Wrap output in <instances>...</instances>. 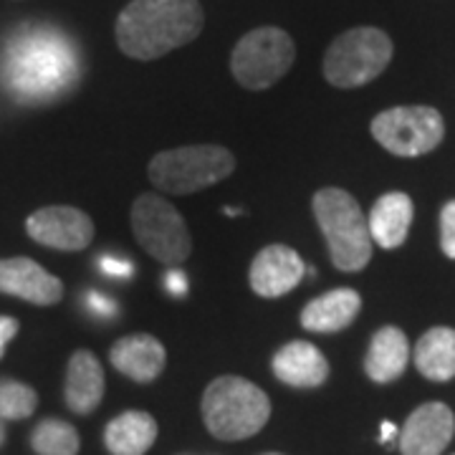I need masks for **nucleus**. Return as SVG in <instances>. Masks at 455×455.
Returning <instances> with one entry per match:
<instances>
[{"instance_id":"nucleus-16","label":"nucleus","mask_w":455,"mask_h":455,"mask_svg":"<svg viewBox=\"0 0 455 455\" xmlns=\"http://www.w3.org/2000/svg\"><path fill=\"white\" fill-rule=\"evenodd\" d=\"M64 397L66 405L76 415H89L99 407L104 397V370L92 352L79 349L71 355L66 370Z\"/></svg>"},{"instance_id":"nucleus-13","label":"nucleus","mask_w":455,"mask_h":455,"mask_svg":"<svg viewBox=\"0 0 455 455\" xmlns=\"http://www.w3.org/2000/svg\"><path fill=\"white\" fill-rule=\"evenodd\" d=\"M0 293L36 307H53L64 296V283L31 259H0Z\"/></svg>"},{"instance_id":"nucleus-11","label":"nucleus","mask_w":455,"mask_h":455,"mask_svg":"<svg viewBox=\"0 0 455 455\" xmlns=\"http://www.w3.org/2000/svg\"><path fill=\"white\" fill-rule=\"evenodd\" d=\"M455 435V415L445 403H425L403 425V455H440Z\"/></svg>"},{"instance_id":"nucleus-6","label":"nucleus","mask_w":455,"mask_h":455,"mask_svg":"<svg viewBox=\"0 0 455 455\" xmlns=\"http://www.w3.org/2000/svg\"><path fill=\"white\" fill-rule=\"evenodd\" d=\"M390 36L379 28H352L326 49L324 79L337 89H357L374 82L392 61Z\"/></svg>"},{"instance_id":"nucleus-27","label":"nucleus","mask_w":455,"mask_h":455,"mask_svg":"<svg viewBox=\"0 0 455 455\" xmlns=\"http://www.w3.org/2000/svg\"><path fill=\"white\" fill-rule=\"evenodd\" d=\"M18 334V322L13 316H0V357L8 347V341Z\"/></svg>"},{"instance_id":"nucleus-21","label":"nucleus","mask_w":455,"mask_h":455,"mask_svg":"<svg viewBox=\"0 0 455 455\" xmlns=\"http://www.w3.org/2000/svg\"><path fill=\"white\" fill-rule=\"evenodd\" d=\"M415 367L430 382H451L455 377V329L435 326L425 331L415 347Z\"/></svg>"},{"instance_id":"nucleus-19","label":"nucleus","mask_w":455,"mask_h":455,"mask_svg":"<svg viewBox=\"0 0 455 455\" xmlns=\"http://www.w3.org/2000/svg\"><path fill=\"white\" fill-rule=\"evenodd\" d=\"M370 235L379 248H400L407 241L412 223V200L405 193H387L374 203L367 218Z\"/></svg>"},{"instance_id":"nucleus-7","label":"nucleus","mask_w":455,"mask_h":455,"mask_svg":"<svg viewBox=\"0 0 455 455\" xmlns=\"http://www.w3.org/2000/svg\"><path fill=\"white\" fill-rule=\"evenodd\" d=\"M296 61L293 38L283 28L263 26L245 33L230 53V71L241 86L263 92L281 82Z\"/></svg>"},{"instance_id":"nucleus-3","label":"nucleus","mask_w":455,"mask_h":455,"mask_svg":"<svg viewBox=\"0 0 455 455\" xmlns=\"http://www.w3.org/2000/svg\"><path fill=\"white\" fill-rule=\"evenodd\" d=\"M311 208L334 266L344 274L362 271L372 259V235L357 200L347 190L324 188L314 196Z\"/></svg>"},{"instance_id":"nucleus-14","label":"nucleus","mask_w":455,"mask_h":455,"mask_svg":"<svg viewBox=\"0 0 455 455\" xmlns=\"http://www.w3.org/2000/svg\"><path fill=\"white\" fill-rule=\"evenodd\" d=\"M109 362L116 372L147 385L163 374L167 352L160 339H155L149 334H132V337H122L109 349Z\"/></svg>"},{"instance_id":"nucleus-1","label":"nucleus","mask_w":455,"mask_h":455,"mask_svg":"<svg viewBox=\"0 0 455 455\" xmlns=\"http://www.w3.org/2000/svg\"><path fill=\"white\" fill-rule=\"evenodd\" d=\"M3 79L18 101H51L79 79V56L53 28H26L3 59Z\"/></svg>"},{"instance_id":"nucleus-15","label":"nucleus","mask_w":455,"mask_h":455,"mask_svg":"<svg viewBox=\"0 0 455 455\" xmlns=\"http://www.w3.org/2000/svg\"><path fill=\"white\" fill-rule=\"evenodd\" d=\"M271 370L289 387H319L329 377V362L311 341L293 339L274 355Z\"/></svg>"},{"instance_id":"nucleus-12","label":"nucleus","mask_w":455,"mask_h":455,"mask_svg":"<svg viewBox=\"0 0 455 455\" xmlns=\"http://www.w3.org/2000/svg\"><path fill=\"white\" fill-rule=\"evenodd\" d=\"M307 274L301 256L289 245H268L251 263L248 283L263 299H278L293 291Z\"/></svg>"},{"instance_id":"nucleus-17","label":"nucleus","mask_w":455,"mask_h":455,"mask_svg":"<svg viewBox=\"0 0 455 455\" xmlns=\"http://www.w3.org/2000/svg\"><path fill=\"white\" fill-rule=\"evenodd\" d=\"M362 296L355 289H334L309 301L301 311V326L314 334H334L357 319Z\"/></svg>"},{"instance_id":"nucleus-26","label":"nucleus","mask_w":455,"mask_h":455,"mask_svg":"<svg viewBox=\"0 0 455 455\" xmlns=\"http://www.w3.org/2000/svg\"><path fill=\"white\" fill-rule=\"evenodd\" d=\"M89 309L94 311L97 316L101 319H109L116 314V304H114L112 299H107V296H101V293H89Z\"/></svg>"},{"instance_id":"nucleus-18","label":"nucleus","mask_w":455,"mask_h":455,"mask_svg":"<svg viewBox=\"0 0 455 455\" xmlns=\"http://www.w3.org/2000/svg\"><path fill=\"white\" fill-rule=\"evenodd\" d=\"M407 362H410V344L405 331L397 326H382L370 341L364 372L377 385H387L405 372Z\"/></svg>"},{"instance_id":"nucleus-30","label":"nucleus","mask_w":455,"mask_h":455,"mask_svg":"<svg viewBox=\"0 0 455 455\" xmlns=\"http://www.w3.org/2000/svg\"><path fill=\"white\" fill-rule=\"evenodd\" d=\"M3 440H5V427L0 425V445H3Z\"/></svg>"},{"instance_id":"nucleus-24","label":"nucleus","mask_w":455,"mask_h":455,"mask_svg":"<svg viewBox=\"0 0 455 455\" xmlns=\"http://www.w3.org/2000/svg\"><path fill=\"white\" fill-rule=\"evenodd\" d=\"M440 248L448 259L455 260V200L445 203L440 211Z\"/></svg>"},{"instance_id":"nucleus-20","label":"nucleus","mask_w":455,"mask_h":455,"mask_svg":"<svg viewBox=\"0 0 455 455\" xmlns=\"http://www.w3.org/2000/svg\"><path fill=\"white\" fill-rule=\"evenodd\" d=\"M157 440V423L142 410L114 418L104 430V445L112 455H145Z\"/></svg>"},{"instance_id":"nucleus-5","label":"nucleus","mask_w":455,"mask_h":455,"mask_svg":"<svg viewBox=\"0 0 455 455\" xmlns=\"http://www.w3.org/2000/svg\"><path fill=\"white\" fill-rule=\"evenodd\" d=\"M235 157L226 147L196 145L167 149L149 160V180L170 196H190L233 175Z\"/></svg>"},{"instance_id":"nucleus-10","label":"nucleus","mask_w":455,"mask_h":455,"mask_svg":"<svg viewBox=\"0 0 455 455\" xmlns=\"http://www.w3.org/2000/svg\"><path fill=\"white\" fill-rule=\"evenodd\" d=\"M26 230L36 243L56 251H84L94 238V220L79 208L51 205L26 220Z\"/></svg>"},{"instance_id":"nucleus-25","label":"nucleus","mask_w":455,"mask_h":455,"mask_svg":"<svg viewBox=\"0 0 455 455\" xmlns=\"http://www.w3.org/2000/svg\"><path fill=\"white\" fill-rule=\"evenodd\" d=\"M101 271L114 278H130L132 274H134V266H132L130 260H124V259L104 256V259H101Z\"/></svg>"},{"instance_id":"nucleus-9","label":"nucleus","mask_w":455,"mask_h":455,"mask_svg":"<svg viewBox=\"0 0 455 455\" xmlns=\"http://www.w3.org/2000/svg\"><path fill=\"white\" fill-rule=\"evenodd\" d=\"M372 137L397 157H420L445 137V122L433 107H392L370 124Z\"/></svg>"},{"instance_id":"nucleus-31","label":"nucleus","mask_w":455,"mask_h":455,"mask_svg":"<svg viewBox=\"0 0 455 455\" xmlns=\"http://www.w3.org/2000/svg\"><path fill=\"white\" fill-rule=\"evenodd\" d=\"M266 455H278V453H266Z\"/></svg>"},{"instance_id":"nucleus-2","label":"nucleus","mask_w":455,"mask_h":455,"mask_svg":"<svg viewBox=\"0 0 455 455\" xmlns=\"http://www.w3.org/2000/svg\"><path fill=\"white\" fill-rule=\"evenodd\" d=\"M205 23L200 0H132L116 18V44L124 56L155 61L193 44Z\"/></svg>"},{"instance_id":"nucleus-4","label":"nucleus","mask_w":455,"mask_h":455,"mask_svg":"<svg viewBox=\"0 0 455 455\" xmlns=\"http://www.w3.org/2000/svg\"><path fill=\"white\" fill-rule=\"evenodd\" d=\"M271 418L268 395L243 377H218L203 395V420L218 440H243Z\"/></svg>"},{"instance_id":"nucleus-29","label":"nucleus","mask_w":455,"mask_h":455,"mask_svg":"<svg viewBox=\"0 0 455 455\" xmlns=\"http://www.w3.org/2000/svg\"><path fill=\"white\" fill-rule=\"evenodd\" d=\"M395 435H397V427H395L390 420H385V423H382V433H379V443H390Z\"/></svg>"},{"instance_id":"nucleus-8","label":"nucleus","mask_w":455,"mask_h":455,"mask_svg":"<svg viewBox=\"0 0 455 455\" xmlns=\"http://www.w3.org/2000/svg\"><path fill=\"white\" fill-rule=\"evenodd\" d=\"M132 230L140 245L152 259L163 263L185 260L193 251L190 230L182 215L175 211L170 200L160 196H140L132 205Z\"/></svg>"},{"instance_id":"nucleus-28","label":"nucleus","mask_w":455,"mask_h":455,"mask_svg":"<svg viewBox=\"0 0 455 455\" xmlns=\"http://www.w3.org/2000/svg\"><path fill=\"white\" fill-rule=\"evenodd\" d=\"M167 289L175 293V296H182V293L188 291L185 274H180V271H170V274H167Z\"/></svg>"},{"instance_id":"nucleus-23","label":"nucleus","mask_w":455,"mask_h":455,"mask_svg":"<svg viewBox=\"0 0 455 455\" xmlns=\"http://www.w3.org/2000/svg\"><path fill=\"white\" fill-rule=\"evenodd\" d=\"M38 395L16 379L0 382V420H26L36 412Z\"/></svg>"},{"instance_id":"nucleus-22","label":"nucleus","mask_w":455,"mask_h":455,"mask_svg":"<svg viewBox=\"0 0 455 455\" xmlns=\"http://www.w3.org/2000/svg\"><path fill=\"white\" fill-rule=\"evenodd\" d=\"M79 433L64 420H44L31 435V448L38 455H79Z\"/></svg>"}]
</instances>
